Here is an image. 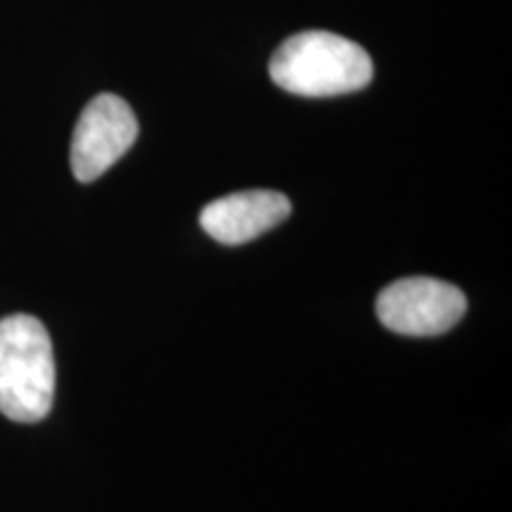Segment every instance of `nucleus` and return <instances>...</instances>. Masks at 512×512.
<instances>
[{
	"label": "nucleus",
	"mask_w": 512,
	"mask_h": 512,
	"mask_svg": "<svg viewBox=\"0 0 512 512\" xmlns=\"http://www.w3.org/2000/svg\"><path fill=\"white\" fill-rule=\"evenodd\" d=\"M377 318L408 337L444 335L465 316L467 299L456 285L437 278H403L377 297Z\"/></svg>",
	"instance_id": "obj_3"
},
{
	"label": "nucleus",
	"mask_w": 512,
	"mask_h": 512,
	"mask_svg": "<svg viewBox=\"0 0 512 512\" xmlns=\"http://www.w3.org/2000/svg\"><path fill=\"white\" fill-rule=\"evenodd\" d=\"M292 214V202L283 192L245 190L209 202L200 211V226L221 245L252 242Z\"/></svg>",
	"instance_id": "obj_5"
},
{
	"label": "nucleus",
	"mask_w": 512,
	"mask_h": 512,
	"mask_svg": "<svg viewBox=\"0 0 512 512\" xmlns=\"http://www.w3.org/2000/svg\"><path fill=\"white\" fill-rule=\"evenodd\" d=\"M275 86L302 98L363 91L375 67L366 48L330 31H302L275 50L268 64Z\"/></svg>",
	"instance_id": "obj_1"
},
{
	"label": "nucleus",
	"mask_w": 512,
	"mask_h": 512,
	"mask_svg": "<svg viewBox=\"0 0 512 512\" xmlns=\"http://www.w3.org/2000/svg\"><path fill=\"white\" fill-rule=\"evenodd\" d=\"M55 401V356L46 325L29 313L0 320V413L41 422Z\"/></svg>",
	"instance_id": "obj_2"
},
{
	"label": "nucleus",
	"mask_w": 512,
	"mask_h": 512,
	"mask_svg": "<svg viewBox=\"0 0 512 512\" xmlns=\"http://www.w3.org/2000/svg\"><path fill=\"white\" fill-rule=\"evenodd\" d=\"M138 138V119L119 95L102 93L88 102L72 138V171L76 181L91 183L131 150Z\"/></svg>",
	"instance_id": "obj_4"
}]
</instances>
